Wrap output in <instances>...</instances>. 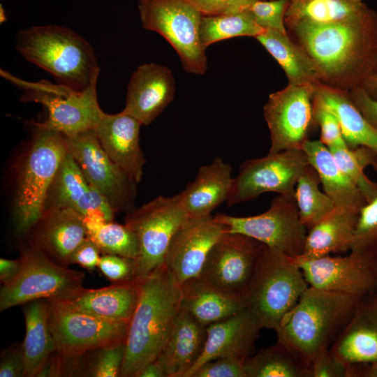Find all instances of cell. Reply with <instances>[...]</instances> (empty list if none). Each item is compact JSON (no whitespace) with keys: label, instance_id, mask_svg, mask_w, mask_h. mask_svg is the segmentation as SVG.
<instances>
[{"label":"cell","instance_id":"cell-1","mask_svg":"<svg viewBox=\"0 0 377 377\" xmlns=\"http://www.w3.org/2000/svg\"><path fill=\"white\" fill-rule=\"evenodd\" d=\"M292 39L313 60L321 84L345 91L364 89L377 72V14L316 24L285 23Z\"/></svg>","mask_w":377,"mask_h":377},{"label":"cell","instance_id":"cell-2","mask_svg":"<svg viewBox=\"0 0 377 377\" xmlns=\"http://www.w3.org/2000/svg\"><path fill=\"white\" fill-rule=\"evenodd\" d=\"M180 286L165 265L141 279L120 377H138L145 365L156 360L180 309Z\"/></svg>","mask_w":377,"mask_h":377},{"label":"cell","instance_id":"cell-3","mask_svg":"<svg viewBox=\"0 0 377 377\" xmlns=\"http://www.w3.org/2000/svg\"><path fill=\"white\" fill-rule=\"evenodd\" d=\"M363 300L308 286L276 330L277 341L310 366L331 347Z\"/></svg>","mask_w":377,"mask_h":377},{"label":"cell","instance_id":"cell-4","mask_svg":"<svg viewBox=\"0 0 377 377\" xmlns=\"http://www.w3.org/2000/svg\"><path fill=\"white\" fill-rule=\"evenodd\" d=\"M15 47L58 84L82 91L98 80L100 68L91 45L70 29L48 24L21 30Z\"/></svg>","mask_w":377,"mask_h":377},{"label":"cell","instance_id":"cell-5","mask_svg":"<svg viewBox=\"0 0 377 377\" xmlns=\"http://www.w3.org/2000/svg\"><path fill=\"white\" fill-rule=\"evenodd\" d=\"M308 286L294 257L264 245L244 295L245 309L262 329L276 331Z\"/></svg>","mask_w":377,"mask_h":377},{"label":"cell","instance_id":"cell-6","mask_svg":"<svg viewBox=\"0 0 377 377\" xmlns=\"http://www.w3.org/2000/svg\"><path fill=\"white\" fill-rule=\"evenodd\" d=\"M36 133L18 177L15 225L27 234L40 219L50 186L67 154L64 135L31 122Z\"/></svg>","mask_w":377,"mask_h":377},{"label":"cell","instance_id":"cell-7","mask_svg":"<svg viewBox=\"0 0 377 377\" xmlns=\"http://www.w3.org/2000/svg\"><path fill=\"white\" fill-rule=\"evenodd\" d=\"M1 77L22 91L21 100L44 105L48 118L40 124L64 136L94 129L104 112L98 103L97 81L82 91L46 80L29 82L1 70Z\"/></svg>","mask_w":377,"mask_h":377},{"label":"cell","instance_id":"cell-8","mask_svg":"<svg viewBox=\"0 0 377 377\" xmlns=\"http://www.w3.org/2000/svg\"><path fill=\"white\" fill-rule=\"evenodd\" d=\"M20 270L0 291V311L38 299L68 302L80 296L84 274L57 264L30 244L20 249Z\"/></svg>","mask_w":377,"mask_h":377},{"label":"cell","instance_id":"cell-9","mask_svg":"<svg viewBox=\"0 0 377 377\" xmlns=\"http://www.w3.org/2000/svg\"><path fill=\"white\" fill-rule=\"evenodd\" d=\"M142 26L161 35L175 50L188 73L207 70L205 47L200 38L202 13L188 0H138Z\"/></svg>","mask_w":377,"mask_h":377},{"label":"cell","instance_id":"cell-10","mask_svg":"<svg viewBox=\"0 0 377 377\" xmlns=\"http://www.w3.org/2000/svg\"><path fill=\"white\" fill-rule=\"evenodd\" d=\"M188 219L177 194L158 196L127 214L124 224L136 234L140 244L135 279H144L164 265L172 237Z\"/></svg>","mask_w":377,"mask_h":377},{"label":"cell","instance_id":"cell-11","mask_svg":"<svg viewBox=\"0 0 377 377\" xmlns=\"http://www.w3.org/2000/svg\"><path fill=\"white\" fill-rule=\"evenodd\" d=\"M214 218L226 231L253 238L290 257L301 256L307 235L300 220L295 195L279 194L269 208L251 216H233L217 213Z\"/></svg>","mask_w":377,"mask_h":377},{"label":"cell","instance_id":"cell-12","mask_svg":"<svg viewBox=\"0 0 377 377\" xmlns=\"http://www.w3.org/2000/svg\"><path fill=\"white\" fill-rule=\"evenodd\" d=\"M49 327L56 351L74 357L98 348L126 343L129 323L77 310L66 302L50 300Z\"/></svg>","mask_w":377,"mask_h":377},{"label":"cell","instance_id":"cell-13","mask_svg":"<svg viewBox=\"0 0 377 377\" xmlns=\"http://www.w3.org/2000/svg\"><path fill=\"white\" fill-rule=\"evenodd\" d=\"M309 165L302 149L269 152L263 158L247 160L232 179L227 205L250 201L269 191L295 195L297 182Z\"/></svg>","mask_w":377,"mask_h":377},{"label":"cell","instance_id":"cell-14","mask_svg":"<svg viewBox=\"0 0 377 377\" xmlns=\"http://www.w3.org/2000/svg\"><path fill=\"white\" fill-rule=\"evenodd\" d=\"M64 138L67 151L89 184L106 198L114 210L128 213L133 210L138 183L110 158L94 129Z\"/></svg>","mask_w":377,"mask_h":377},{"label":"cell","instance_id":"cell-15","mask_svg":"<svg viewBox=\"0 0 377 377\" xmlns=\"http://www.w3.org/2000/svg\"><path fill=\"white\" fill-rule=\"evenodd\" d=\"M264 244L226 231L209 251L198 277L228 295L243 298Z\"/></svg>","mask_w":377,"mask_h":377},{"label":"cell","instance_id":"cell-16","mask_svg":"<svg viewBox=\"0 0 377 377\" xmlns=\"http://www.w3.org/2000/svg\"><path fill=\"white\" fill-rule=\"evenodd\" d=\"M294 259L309 286L364 299L377 290V260L350 251L346 256L329 255Z\"/></svg>","mask_w":377,"mask_h":377},{"label":"cell","instance_id":"cell-17","mask_svg":"<svg viewBox=\"0 0 377 377\" xmlns=\"http://www.w3.org/2000/svg\"><path fill=\"white\" fill-rule=\"evenodd\" d=\"M314 84H293L269 95L264 116L270 132V153L302 149L313 126Z\"/></svg>","mask_w":377,"mask_h":377},{"label":"cell","instance_id":"cell-18","mask_svg":"<svg viewBox=\"0 0 377 377\" xmlns=\"http://www.w3.org/2000/svg\"><path fill=\"white\" fill-rule=\"evenodd\" d=\"M226 226L212 215L188 218L177 230L168 246L164 265L180 286L198 277L207 255Z\"/></svg>","mask_w":377,"mask_h":377},{"label":"cell","instance_id":"cell-19","mask_svg":"<svg viewBox=\"0 0 377 377\" xmlns=\"http://www.w3.org/2000/svg\"><path fill=\"white\" fill-rule=\"evenodd\" d=\"M71 208L84 220L112 221L115 211L106 198L87 182L74 158L66 154L49 190L45 210Z\"/></svg>","mask_w":377,"mask_h":377},{"label":"cell","instance_id":"cell-20","mask_svg":"<svg viewBox=\"0 0 377 377\" xmlns=\"http://www.w3.org/2000/svg\"><path fill=\"white\" fill-rule=\"evenodd\" d=\"M31 230L29 244L64 267L71 264L74 252L87 237L82 217L67 207L47 208Z\"/></svg>","mask_w":377,"mask_h":377},{"label":"cell","instance_id":"cell-21","mask_svg":"<svg viewBox=\"0 0 377 377\" xmlns=\"http://www.w3.org/2000/svg\"><path fill=\"white\" fill-rule=\"evenodd\" d=\"M175 93L170 68L155 63L144 64L131 75L122 111L142 125H148L172 102Z\"/></svg>","mask_w":377,"mask_h":377},{"label":"cell","instance_id":"cell-22","mask_svg":"<svg viewBox=\"0 0 377 377\" xmlns=\"http://www.w3.org/2000/svg\"><path fill=\"white\" fill-rule=\"evenodd\" d=\"M262 329L246 309L207 327V338L202 355L184 377L202 364L221 357L239 360L243 362L251 356Z\"/></svg>","mask_w":377,"mask_h":377},{"label":"cell","instance_id":"cell-23","mask_svg":"<svg viewBox=\"0 0 377 377\" xmlns=\"http://www.w3.org/2000/svg\"><path fill=\"white\" fill-rule=\"evenodd\" d=\"M141 123L123 111L104 112L94 128L96 136L110 158L131 179L140 182L145 163L140 147Z\"/></svg>","mask_w":377,"mask_h":377},{"label":"cell","instance_id":"cell-24","mask_svg":"<svg viewBox=\"0 0 377 377\" xmlns=\"http://www.w3.org/2000/svg\"><path fill=\"white\" fill-rule=\"evenodd\" d=\"M207 327L180 308L156 362L168 377H184L203 351Z\"/></svg>","mask_w":377,"mask_h":377},{"label":"cell","instance_id":"cell-25","mask_svg":"<svg viewBox=\"0 0 377 377\" xmlns=\"http://www.w3.org/2000/svg\"><path fill=\"white\" fill-rule=\"evenodd\" d=\"M231 173V166L219 157L200 168L195 179L177 194L188 218L210 216L226 201L233 179Z\"/></svg>","mask_w":377,"mask_h":377},{"label":"cell","instance_id":"cell-26","mask_svg":"<svg viewBox=\"0 0 377 377\" xmlns=\"http://www.w3.org/2000/svg\"><path fill=\"white\" fill-rule=\"evenodd\" d=\"M350 367L377 363V314L364 299L330 348Z\"/></svg>","mask_w":377,"mask_h":377},{"label":"cell","instance_id":"cell-27","mask_svg":"<svg viewBox=\"0 0 377 377\" xmlns=\"http://www.w3.org/2000/svg\"><path fill=\"white\" fill-rule=\"evenodd\" d=\"M141 291V279L113 283L87 289L73 300L66 302L71 307L104 319L130 323Z\"/></svg>","mask_w":377,"mask_h":377},{"label":"cell","instance_id":"cell-28","mask_svg":"<svg viewBox=\"0 0 377 377\" xmlns=\"http://www.w3.org/2000/svg\"><path fill=\"white\" fill-rule=\"evenodd\" d=\"M313 100L336 116L350 149L364 146L377 155V128L366 120L350 99L348 91L318 83L314 84Z\"/></svg>","mask_w":377,"mask_h":377},{"label":"cell","instance_id":"cell-29","mask_svg":"<svg viewBox=\"0 0 377 377\" xmlns=\"http://www.w3.org/2000/svg\"><path fill=\"white\" fill-rule=\"evenodd\" d=\"M302 149L317 171L323 191L334 206L360 211L367 202L359 188L340 169L329 148L320 140H307Z\"/></svg>","mask_w":377,"mask_h":377},{"label":"cell","instance_id":"cell-30","mask_svg":"<svg viewBox=\"0 0 377 377\" xmlns=\"http://www.w3.org/2000/svg\"><path fill=\"white\" fill-rule=\"evenodd\" d=\"M360 211L335 208L307 233L301 256L313 258L350 250Z\"/></svg>","mask_w":377,"mask_h":377},{"label":"cell","instance_id":"cell-31","mask_svg":"<svg viewBox=\"0 0 377 377\" xmlns=\"http://www.w3.org/2000/svg\"><path fill=\"white\" fill-rule=\"evenodd\" d=\"M180 308L207 327L245 309V300L223 293L209 286L199 277L180 285Z\"/></svg>","mask_w":377,"mask_h":377},{"label":"cell","instance_id":"cell-32","mask_svg":"<svg viewBox=\"0 0 377 377\" xmlns=\"http://www.w3.org/2000/svg\"><path fill=\"white\" fill-rule=\"evenodd\" d=\"M25 322L22 341L25 369L24 377H36L56 347L49 327L50 300L38 299L20 305Z\"/></svg>","mask_w":377,"mask_h":377},{"label":"cell","instance_id":"cell-33","mask_svg":"<svg viewBox=\"0 0 377 377\" xmlns=\"http://www.w3.org/2000/svg\"><path fill=\"white\" fill-rule=\"evenodd\" d=\"M276 60L293 84H316L321 75L313 60L288 34L266 30L255 37Z\"/></svg>","mask_w":377,"mask_h":377},{"label":"cell","instance_id":"cell-34","mask_svg":"<svg viewBox=\"0 0 377 377\" xmlns=\"http://www.w3.org/2000/svg\"><path fill=\"white\" fill-rule=\"evenodd\" d=\"M370 10L362 0H290L284 22L316 24L343 22Z\"/></svg>","mask_w":377,"mask_h":377},{"label":"cell","instance_id":"cell-35","mask_svg":"<svg viewBox=\"0 0 377 377\" xmlns=\"http://www.w3.org/2000/svg\"><path fill=\"white\" fill-rule=\"evenodd\" d=\"M126 343L98 348L74 357L60 355V376H119Z\"/></svg>","mask_w":377,"mask_h":377},{"label":"cell","instance_id":"cell-36","mask_svg":"<svg viewBox=\"0 0 377 377\" xmlns=\"http://www.w3.org/2000/svg\"><path fill=\"white\" fill-rule=\"evenodd\" d=\"M246 377H311L310 366L276 341L244 362Z\"/></svg>","mask_w":377,"mask_h":377},{"label":"cell","instance_id":"cell-37","mask_svg":"<svg viewBox=\"0 0 377 377\" xmlns=\"http://www.w3.org/2000/svg\"><path fill=\"white\" fill-rule=\"evenodd\" d=\"M320 183L317 171L309 164L295 186V198L300 218L309 230L335 208L331 198L319 189Z\"/></svg>","mask_w":377,"mask_h":377},{"label":"cell","instance_id":"cell-38","mask_svg":"<svg viewBox=\"0 0 377 377\" xmlns=\"http://www.w3.org/2000/svg\"><path fill=\"white\" fill-rule=\"evenodd\" d=\"M87 237L91 239L103 254H113L135 260L140 253L136 234L126 225L112 221L83 220Z\"/></svg>","mask_w":377,"mask_h":377},{"label":"cell","instance_id":"cell-39","mask_svg":"<svg viewBox=\"0 0 377 377\" xmlns=\"http://www.w3.org/2000/svg\"><path fill=\"white\" fill-rule=\"evenodd\" d=\"M266 30L258 25L249 13L242 12L218 15H202L200 38L204 47L221 40L237 37H256Z\"/></svg>","mask_w":377,"mask_h":377},{"label":"cell","instance_id":"cell-40","mask_svg":"<svg viewBox=\"0 0 377 377\" xmlns=\"http://www.w3.org/2000/svg\"><path fill=\"white\" fill-rule=\"evenodd\" d=\"M337 165L362 193L367 203L377 196V183L364 174V168L377 161V155L367 147L355 149L348 147L329 149Z\"/></svg>","mask_w":377,"mask_h":377},{"label":"cell","instance_id":"cell-41","mask_svg":"<svg viewBox=\"0 0 377 377\" xmlns=\"http://www.w3.org/2000/svg\"><path fill=\"white\" fill-rule=\"evenodd\" d=\"M350 251L377 260V196L360 209Z\"/></svg>","mask_w":377,"mask_h":377},{"label":"cell","instance_id":"cell-42","mask_svg":"<svg viewBox=\"0 0 377 377\" xmlns=\"http://www.w3.org/2000/svg\"><path fill=\"white\" fill-rule=\"evenodd\" d=\"M290 0H257L246 9L255 22L265 30L288 34L285 14Z\"/></svg>","mask_w":377,"mask_h":377},{"label":"cell","instance_id":"cell-43","mask_svg":"<svg viewBox=\"0 0 377 377\" xmlns=\"http://www.w3.org/2000/svg\"><path fill=\"white\" fill-rule=\"evenodd\" d=\"M316 125L320 128V141L329 149L348 147L336 116L313 100V126Z\"/></svg>","mask_w":377,"mask_h":377},{"label":"cell","instance_id":"cell-44","mask_svg":"<svg viewBox=\"0 0 377 377\" xmlns=\"http://www.w3.org/2000/svg\"><path fill=\"white\" fill-rule=\"evenodd\" d=\"M189 377H246V375L243 362L221 357L202 364Z\"/></svg>","mask_w":377,"mask_h":377},{"label":"cell","instance_id":"cell-45","mask_svg":"<svg viewBox=\"0 0 377 377\" xmlns=\"http://www.w3.org/2000/svg\"><path fill=\"white\" fill-rule=\"evenodd\" d=\"M98 268L112 283L135 279V260L128 258L103 254L100 258Z\"/></svg>","mask_w":377,"mask_h":377},{"label":"cell","instance_id":"cell-46","mask_svg":"<svg viewBox=\"0 0 377 377\" xmlns=\"http://www.w3.org/2000/svg\"><path fill=\"white\" fill-rule=\"evenodd\" d=\"M311 377H350V367L327 349L318 354L310 364Z\"/></svg>","mask_w":377,"mask_h":377},{"label":"cell","instance_id":"cell-47","mask_svg":"<svg viewBox=\"0 0 377 377\" xmlns=\"http://www.w3.org/2000/svg\"><path fill=\"white\" fill-rule=\"evenodd\" d=\"M24 369L22 342H15L1 351L0 377H24Z\"/></svg>","mask_w":377,"mask_h":377},{"label":"cell","instance_id":"cell-48","mask_svg":"<svg viewBox=\"0 0 377 377\" xmlns=\"http://www.w3.org/2000/svg\"><path fill=\"white\" fill-rule=\"evenodd\" d=\"M202 15L232 14L246 10L257 0H188Z\"/></svg>","mask_w":377,"mask_h":377},{"label":"cell","instance_id":"cell-49","mask_svg":"<svg viewBox=\"0 0 377 377\" xmlns=\"http://www.w3.org/2000/svg\"><path fill=\"white\" fill-rule=\"evenodd\" d=\"M101 251L98 246L89 237H86L74 252L71 264H77L82 267L92 272L100 260Z\"/></svg>","mask_w":377,"mask_h":377},{"label":"cell","instance_id":"cell-50","mask_svg":"<svg viewBox=\"0 0 377 377\" xmlns=\"http://www.w3.org/2000/svg\"><path fill=\"white\" fill-rule=\"evenodd\" d=\"M348 94L366 120L377 128V101L371 98L360 88L348 91Z\"/></svg>","mask_w":377,"mask_h":377},{"label":"cell","instance_id":"cell-51","mask_svg":"<svg viewBox=\"0 0 377 377\" xmlns=\"http://www.w3.org/2000/svg\"><path fill=\"white\" fill-rule=\"evenodd\" d=\"M21 267V261L18 259H0V281L1 284L10 283L18 274Z\"/></svg>","mask_w":377,"mask_h":377},{"label":"cell","instance_id":"cell-52","mask_svg":"<svg viewBox=\"0 0 377 377\" xmlns=\"http://www.w3.org/2000/svg\"><path fill=\"white\" fill-rule=\"evenodd\" d=\"M138 377H168L167 374L154 361L145 365L139 372Z\"/></svg>","mask_w":377,"mask_h":377},{"label":"cell","instance_id":"cell-53","mask_svg":"<svg viewBox=\"0 0 377 377\" xmlns=\"http://www.w3.org/2000/svg\"><path fill=\"white\" fill-rule=\"evenodd\" d=\"M362 89L364 90L369 96L377 101V72Z\"/></svg>","mask_w":377,"mask_h":377},{"label":"cell","instance_id":"cell-54","mask_svg":"<svg viewBox=\"0 0 377 377\" xmlns=\"http://www.w3.org/2000/svg\"><path fill=\"white\" fill-rule=\"evenodd\" d=\"M369 306L377 314V290L365 298Z\"/></svg>","mask_w":377,"mask_h":377},{"label":"cell","instance_id":"cell-55","mask_svg":"<svg viewBox=\"0 0 377 377\" xmlns=\"http://www.w3.org/2000/svg\"><path fill=\"white\" fill-rule=\"evenodd\" d=\"M0 20L1 22H4L6 20V17L4 13V9L2 8V6L1 5L0 8Z\"/></svg>","mask_w":377,"mask_h":377},{"label":"cell","instance_id":"cell-56","mask_svg":"<svg viewBox=\"0 0 377 377\" xmlns=\"http://www.w3.org/2000/svg\"><path fill=\"white\" fill-rule=\"evenodd\" d=\"M371 166L377 172V161L374 162L373 164L371 165Z\"/></svg>","mask_w":377,"mask_h":377}]
</instances>
